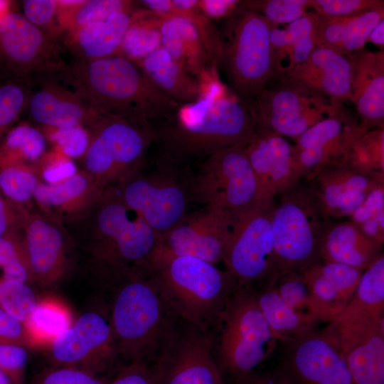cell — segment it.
Returning <instances> with one entry per match:
<instances>
[{"instance_id": "cell-1", "label": "cell", "mask_w": 384, "mask_h": 384, "mask_svg": "<svg viewBox=\"0 0 384 384\" xmlns=\"http://www.w3.org/2000/svg\"><path fill=\"white\" fill-rule=\"evenodd\" d=\"M56 75L99 114L152 127L173 118L181 106L159 90L137 63L118 54L76 60Z\"/></svg>"}, {"instance_id": "cell-2", "label": "cell", "mask_w": 384, "mask_h": 384, "mask_svg": "<svg viewBox=\"0 0 384 384\" xmlns=\"http://www.w3.org/2000/svg\"><path fill=\"white\" fill-rule=\"evenodd\" d=\"M250 107L232 92L182 105L171 119L153 127L159 148L156 161L186 168L223 148L246 144L255 133Z\"/></svg>"}, {"instance_id": "cell-3", "label": "cell", "mask_w": 384, "mask_h": 384, "mask_svg": "<svg viewBox=\"0 0 384 384\" xmlns=\"http://www.w3.org/2000/svg\"><path fill=\"white\" fill-rule=\"evenodd\" d=\"M80 227L92 261L110 282L135 272H149L160 235L109 188L92 210L70 223Z\"/></svg>"}, {"instance_id": "cell-4", "label": "cell", "mask_w": 384, "mask_h": 384, "mask_svg": "<svg viewBox=\"0 0 384 384\" xmlns=\"http://www.w3.org/2000/svg\"><path fill=\"white\" fill-rule=\"evenodd\" d=\"M165 302L186 323L208 331L238 285L233 277L207 261L158 249L149 267Z\"/></svg>"}, {"instance_id": "cell-5", "label": "cell", "mask_w": 384, "mask_h": 384, "mask_svg": "<svg viewBox=\"0 0 384 384\" xmlns=\"http://www.w3.org/2000/svg\"><path fill=\"white\" fill-rule=\"evenodd\" d=\"M112 284L110 320L117 354L146 362L158 355L176 329L175 314L149 272H132Z\"/></svg>"}, {"instance_id": "cell-6", "label": "cell", "mask_w": 384, "mask_h": 384, "mask_svg": "<svg viewBox=\"0 0 384 384\" xmlns=\"http://www.w3.org/2000/svg\"><path fill=\"white\" fill-rule=\"evenodd\" d=\"M275 26L240 1L237 9L224 18L220 30V66L231 92L247 105L273 79L270 35Z\"/></svg>"}, {"instance_id": "cell-7", "label": "cell", "mask_w": 384, "mask_h": 384, "mask_svg": "<svg viewBox=\"0 0 384 384\" xmlns=\"http://www.w3.org/2000/svg\"><path fill=\"white\" fill-rule=\"evenodd\" d=\"M215 324L218 366L243 382L272 352L278 338L271 330L252 285H237Z\"/></svg>"}, {"instance_id": "cell-8", "label": "cell", "mask_w": 384, "mask_h": 384, "mask_svg": "<svg viewBox=\"0 0 384 384\" xmlns=\"http://www.w3.org/2000/svg\"><path fill=\"white\" fill-rule=\"evenodd\" d=\"M276 197L271 215L275 276L302 272L319 261L321 239L332 221L301 181Z\"/></svg>"}, {"instance_id": "cell-9", "label": "cell", "mask_w": 384, "mask_h": 384, "mask_svg": "<svg viewBox=\"0 0 384 384\" xmlns=\"http://www.w3.org/2000/svg\"><path fill=\"white\" fill-rule=\"evenodd\" d=\"M85 128L89 143L82 170L103 191L141 169L154 142L152 127L119 117L99 114Z\"/></svg>"}, {"instance_id": "cell-10", "label": "cell", "mask_w": 384, "mask_h": 384, "mask_svg": "<svg viewBox=\"0 0 384 384\" xmlns=\"http://www.w3.org/2000/svg\"><path fill=\"white\" fill-rule=\"evenodd\" d=\"M245 144L213 153L204 159L196 174H188L193 202L233 218L263 201Z\"/></svg>"}, {"instance_id": "cell-11", "label": "cell", "mask_w": 384, "mask_h": 384, "mask_svg": "<svg viewBox=\"0 0 384 384\" xmlns=\"http://www.w3.org/2000/svg\"><path fill=\"white\" fill-rule=\"evenodd\" d=\"M156 164L152 172L139 169L113 188L124 204L161 237L188 213L193 201L186 168Z\"/></svg>"}, {"instance_id": "cell-12", "label": "cell", "mask_w": 384, "mask_h": 384, "mask_svg": "<svg viewBox=\"0 0 384 384\" xmlns=\"http://www.w3.org/2000/svg\"><path fill=\"white\" fill-rule=\"evenodd\" d=\"M322 329L345 361L354 384H384V313L351 300Z\"/></svg>"}, {"instance_id": "cell-13", "label": "cell", "mask_w": 384, "mask_h": 384, "mask_svg": "<svg viewBox=\"0 0 384 384\" xmlns=\"http://www.w3.org/2000/svg\"><path fill=\"white\" fill-rule=\"evenodd\" d=\"M273 201H260L232 218L223 262L238 285L265 282L275 276Z\"/></svg>"}, {"instance_id": "cell-14", "label": "cell", "mask_w": 384, "mask_h": 384, "mask_svg": "<svg viewBox=\"0 0 384 384\" xmlns=\"http://www.w3.org/2000/svg\"><path fill=\"white\" fill-rule=\"evenodd\" d=\"M248 105L257 125L295 139L346 109L343 105L332 103L279 80L268 83Z\"/></svg>"}, {"instance_id": "cell-15", "label": "cell", "mask_w": 384, "mask_h": 384, "mask_svg": "<svg viewBox=\"0 0 384 384\" xmlns=\"http://www.w3.org/2000/svg\"><path fill=\"white\" fill-rule=\"evenodd\" d=\"M56 38L8 11L0 19V75L30 78L52 75L67 65Z\"/></svg>"}, {"instance_id": "cell-16", "label": "cell", "mask_w": 384, "mask_h": 384, "mask_svg": "<svg viewBox=\"0 0 384 384\" xmlns=\"http://www.w3.org/2000/svg\"><path fill=\"white\" fill-rule=\"evenodd\" d=\"M186 324L174 329L156 356L157 384H224L208 331Z\"/></svg>"}, {"instance_id": "cell-17", "label": "cell", "mask_w": 384, "mask_h": 384, "mask_svg": "<svg viewBox=\"0 0 384 384\" xmlns=\"http://www.w3.org/2000/svg\"><path fill=\"white\" fill-rule=\"evenodd\" d=\"M282 342L277 370L289 384H354L342 356L323 330Z\"/></svg>"}, {"instance_id": "cell-18", "label": "cell", "mask_w": 384, "mask_h": 384, "mask_svg": "<svg viewBox=\"0 0 384 384\" xmlns=\"http://www.w3.org/2000/svg\"><path fill=\"white\" fill-rule=\"evenodd\" d=\"M48 347L58 367L92 374L104 370L117 354L110 315L95 311L81 315Z\"/></svg>"}, {"instance_id": "cell-19", "label": "cell", "mask_w": 384, "mask_h": 384, "mask_svg": "<svg viewBox=\"0 0 384 384\" xmlns=\"http://www.w3.org/2000/svg\"><path fill=\"white\" fill-rule=\"evenodd\" d=\"M361 127L357 116L346 108L296 138L293 161L300 180H309L327 165L343 164L351 142Z\"/></svg>"}, {"instance_id": "cell-20", "label": "cell", "mask_w": 384, "mask_h": 384, "mask_svg": "<svg viewBox=\"0 0 384 384\" xmlns=\"http://www.w3.org/2000/svg\"><path fill=\"white\" fill-rule=\"evenodd\" d=\"M65 226L42 212L26 210L20 242L32 282L49 286L60 280L67 267Z\"/></svg>"}, {"instance_id": "cell-21", "label": "cell", "mask_w": 384, "mask_h": 384, "mask_svg": "<svg viewBox=\"0 0 384 384\" xmlns=\"http://www.w3.org/2000/svg\"><path fill=\"white\" fill-rule=\"evenodd\" d=\"M232 218L203 206L161 235L159 250L215 265L223 262Z\"/></svg>"}, {"instance_id": "cell-22", "label": "cell", "mask_w": 384, "mask_h": 384, "mask_svg": "<svg viewBox=\"0 0 384 384\" xmlns=\"http://www.w3.org/2000/svg\"><path fill=\"white\" fill-rule=\"evenodd\" d=\"M244 147L262 201H272L301 181L294 164L292 145L284 137L256 124Z\"/></svg>"}, {"instance_id": "cell-23", "label": "cell", "mask_w": 384, "mask_h": 384, "mask_svg": "<svg viewBox=\"0 0 384 384\" xmlns=\"http://www.w3.org/2000/svg\"><path fill=\"white\" fill-rule=\"evenodd\" d=\"M351 55L317 45L302 64L287 77L276 80L344 105L351 102Z\"/></svg>"}, {"instance_id": "cell-24", "label": "cell", "mask_w": 384, "mask_h": 384, "mask_svg": "<svg viewBox=\"0 0 384 384\" xmlns=\"http://www.w3.org/2000/svg\"><path fill=\"white\" fill-rule=\"evenodd\" d=\"M383 176L361 173L341 164H331L306 181L322 210L332 220L349 218L368 192L384 182Z\"/></svg>"}, {"instance_id": "cell-25", "label": "cell", "mask_w": 384, "mask_h": 384, "mask_svg": "<svg viewBox=\"0 0 384 384\" xmlns=\"http://www.w3.org/2000/svg\"><path fill=\"white\" fill-rule=\"evenodd\" d=\"M31 118L46 128L87 127L99 113L76 92L58 79L33 87L26 109Z\"/></svg>"}, {"instance_id": "cell-26", "label": "cell", "mask_w": 384, "mask_h": 384, "mask_svg": "<svg viewBox=\"0 0 384 384\" xmlns=\"http://www.w3.org/2000/svg\"><path fill=\"white\" fill-rule=\"evenodd\" d=\"M308 284L314 314L328 323L351 301L363 271L319 260L302 271Z\"/></svg>"}, {"instance_id": "cell-27", "label": "cell", "mask_w": 384, "mask_h": 384, "mask_svg": "<svg viewBox=\"0 0 384 384\" xmlns=\"http://www.w3.org/2000/svg\"><path fill=\"white\" fill-rule=\"evenodd\" d=\"M103 193L85 171L56 183L41 182L33 196L43 213L64 226L85 218Z\"/></svg>"}, {"instance_id": "cell-28", "label": "cell", "mask_w": 384, "mask_h": 384, "mask_svg": "<svg viewBox=\"0 0 384 384\" xmlns=\"http://www.w3.org/2000/svg\"><path fill=\"white\" fill-rule=\"evenodd\" d=\"M351 102L365 128L384 127V50L351 55Z\"/></svg>"}, {"instance_id": "cell-29", "label": "cell", "mask_w": 384, "mask_h": 384, "mask_svg": "<svg viewBox=\"0 0 384 384\" xmlns=\"http://www.w3.org/2000/svg\"><path fill=\"white\" fill-rule=\"evenodd\" d=\"M317 23L316 14L306 12L284 28L272 29V80L287 77L309 58L318 45Z\"/></svg>"}, {"instance_id": "cell-30", "label": "cell", "mask_w": 384, "mask_h": 384, "mask_svg": "<svg viewBox=\"0 0 384 384\" xmlns=\"http://www.w3.org/2000/svg\"><path fill=\"white\" fill-rule=\"evenodd\" d=\"M383 252V244L366 236L351 220L329 223L321 239L319 260L363 271Z\"/></svg>"}, {"instance_id": "cell-31", "label": "cell", "mask_w": 384, "mask_h": 384, "mask_svg": "<svg viewBox=\"0 0 384 384\" xmlns=\"http://www.w3.org/2000/svg\"><path fill=\"white\" fill-rule=\"evenodd\" d=\"M137 64L159 90L181 106L198 102L208 90L209 83L187 73L161 47Z\"/></svg>"}, {"instance_id": "cell-32", "label": "cell", "mask_w": 384, "mask_h": 384, "mask_svg": "<svg viewBox=\"0 0 384 384\" xmlns=\"http://www.w3.org/2000/svg\"><path fill=\"white\" fill-rule=\"evenodd\" d=\"M132 14L117 12L107 19L67 32L64 43L78 60H91L117 54Z\"/></svg>"}, {"instance_id": "cell-33", "label": "cell", "mask_w": 384, "mask_h": 384, "mask_svg": "<svg viewBox=\"0 0 384 384\" xmlns=\"http://www.w3.org/2000/svg\"><path fill=\"white\" fill-rule=\"evenodd\" d=\"M316 15L318 45L351 55L363 50L373 28L384 19V7L351 17Z\"/></svg>"}, {"instance_id": "cell-34", "label": "cell", "mask_w": 384, "mask_h": 384, "mask_svg": "<svg viewBox=\"0 0 384 384\" xmlns=\"http://www.w3.org/2000/svg\"><path fill=\"white\" fill-rule=\"evenodd\" d=\"M255 290L259 307L279 341H284L302 336L311 330L319 321L314 317L296 311L281 299L270 281Z\"/></svg>"}, {"instance_id": "cell-35", "label": "cell", "mask_w": 384, "mask_h": 384, "mask_svg": "<svg viewBox=\"0 0 384 384\" xmlns=\"http://www.w3.org/2000/svg\"><path fill=\"white\" fill-rule=\"evenodd\" d=\"M72 314L54 299L38 301L23 326L31 347L49 346L73 323Z\"/></svg>"}, {"instance_id": "cell-36", "label": "cell", "mask_w": 384, "mask_h": 384, "mask_svg": "<svg viewBox=\"0 0 384 384\" xmlns=\"http://www.w3.org/2000/svg\"><path fill=\"white\" fill-rule=\"evenodd\" d=\"M58 23L63 32L72 31L90 23L107 19L112 14H132V1L125 0H60Z\"/></svg>"}, {"instance_id": "cell-37", "label": "cell", "mask_w": 384, "mask_h": 384, "mask_svg": "<svg viewBox=\"0 0 384 384\" xmlns=\"http://www.w3.org/2000/svg\"><path fill=\"white\" fill-rule=\"evenodd\" d=\"M161 18L145 9L134 11L117 54L136 63L161 47Z\"/></svg>"}, {"instance_id": "cell-38", "label": "cell", "mask_w": 384, "mask_h": 384, "mask_svg": "<svg viewBox=\"0 0 384 384\" xmlns=\"http://www.w3.org/2000/svg\"><path fill=\"white\" fill-rule=\"evenodd\" d=\"M42 182L36 165L9 159L0 154V191L14 205L31 210L34 193Z\"/></svg>"}, {"instance_id": "cell-39", "label": "cell", "mask_w": 384, "mask_h": 384, "mask_svg": "<svg viewBox=\"0 0 384 384\" xmlns=\"http://www.w3.org/2000/svg\"><path fill=\"white\" fill-rule=\"evenodd\" d=\"M343 164L361 173L384 174V127L362 126L351 142Z\"/></svg>"}, {"instance_id": "cell-40", "label": "cell", "mask_w": 384, "mask_h": 384, "mask_svg": "<svg viewBox=\"0 0 384 384\" xmlns=\"http://www.w3.org/2000/svg\"><path fill=\"white\" fill-rule=\"evenodd\" d=\"M46 149V135L26 124L12 127L0 142V154L31 165L38 164Z\"/></svg>"}, {"instance_id": "cell-41", "label": "cell", "mask_w": 384, "mask_h": 384, "mask_svg": "<svg viewBox=\"0 0 384 384\" xmlns=\"http://www.w3.org/2000/svg\"><path fill=\"white\" fill-rule=\"evenodd\" d=\"M33 78L0 75V142L28 105Z\"/></svg>"}, {"instance_id": "cell-42", "label": "cell", "mask_w": 384, "mask_h": 384, "mask_svg": "<svg viewBox=\"0 0 384 384\" xmlns=\"http://www.w3.org/2000/svg\"><path fill=\"white\" fill-rule=\"evenodd\" d=\"M172 16L183 17L195 27L203 46L216 68L220 66L223 55V45L220 29L213 20L200 9L198 0H171Z\"/></svg>"}, {"instance_id": "cell-43", "label": "cell", "mask_w": 384, "mask_h": 384, "mask_svg": "<svg viewBox=\"0 0 384 384\" xmlns=\"http://www.w3.org/2000/svg\"><path fill=\"white\" fill-rule=\"evenodd\" d=\"M351 300L370 310L384 313L383 253L363 271Z\"/></svg>"}, {"instance_id": "cell-44", "label": "cell", "mask_w": 384, "mask_h": 384, "mask_svg": "<svg viewBox=\"0 0 384 384\" xmlns=\"http://www.w3.org/2000/svg\"><path fill=\"white\" fill-rule=\"evenodd\" d=\"M269 281L288 306L316 319L312 309L310 291L302 272H285L273 277Z\"/></svg>"}, {"instance_id": "cell-45", "label": "cell", "mask_w": 384, "mask_h": 384, "mask_svg": "<svg viewBox=\"0 0 384 384\" xmlns=\"http://www.w3.org/2000/svg\"><path fill=\"white\" fill-rule=\"evenodd\" d=\"M38 300L27 283L0 276V308L25 322Z\"/></svg>"}, {"instance_id": "cell-46", "label": "cell", "mask_w": 384, "mask_h": 384, "mask_svg": "<svg viewBox=\"0 0 384 384\" xmlns=\"http://www.w3.org/2000/svg\"><path fill=\"white\" fill-rule=\"evenodd\" d=\"M242 4L265 17L272 24L289 23L302 16L308 9V0H245Z\"/></svg>"}, {"instance_id": "cell-47", "label": "cell", "mask_w": 384, "mask_h": 384, "mask_svg": "<svg viewBox=\"0 0 384 384\" xmlns=\"http://www.w3.org/2000/svg\"><path fill=\"white\" fill-rule=\"evenodd\" d=\"M2 276L23 282H32L20 242V233L0 238Z\"/></svg>"}, {"instance_id": "cell-48", "label": "cell", "mask_w": 384, "mask_h": 384, "mask_svg": "<svg viewBox=\"0 0 384 384\" xmlns=\"http://www.w3.org/2000/svg\"><path fill=\"white\" fill-rule=\"evenodd\" d=\"M308 7L328 17H351L384 7L383 0H308Z\"/></svg>"}, {"instance_id": "cell-49", "label": "cell", "mask_w": 384, "mask_h": 384, "mask_svg": "<svg viewBox=\"0 0 384 384\" xmlns=\"http://www.w3.org/2000/svg\"><path fill=\"white\" fill-rule=\"evenodd\" d=\"M23 10L29 22L54 37L63 32L59 26L56 0H26L23 1Z\"/></svg>"}, {"instance_id": "cell-50", "label": "cell", "mask_w": 384, "mask_h": 384, "mask_svg": "<svg viewBox=\"0 0 384 384\" xmlns=\"http://www.w3.org/2000/svg\"><path fill=\"white\" fill-rule=\"evenodd\" d=\"M50 141L53 142L65 155L73 159L82 157L88 146L89 135L82 126L65 128H47Z\"/></svg>"}, {"instance_id": "cell-51", "label": "cell", "mask_w": 384, "mask_h": 384, "mask_svg": "<svg viewBox=\"0 0 384 384\" xmlns=\"http://www.w3.org/2000/svg\"><path fill=\"white\" fill-rule=\"evenodd\" d=\"M41 179L46 183H56L76 174L78 170L71 158L60 149L46 152L36 164Z\"/></svg>"}, {"instance_id": "cell-52", "label": "cell", "mask_w": 384, "mask_h": 384, "mask_svg": "<svg viewBox=\"0 0 384 384\" xmlns=\"http://www.w3.org/2000/svg\"><path fill=\"white\" fill-rule=\"evenodd\" d=\"M21 345L0 343V370L6 373L14 384H23L28 353Z\"/></svg>"}, {"instance_id": "cell-53", "label": "cell", "mask_w": 384, "mask_h": 384, "mask_svg": "<svg viewBox=\"0 0 384 384\" xmlns=\"http://www.w3.org/2000/svg\"><path fill=\"white\" fill-rule=\"evenodd\" d=\"M33 384H104L95 375L68 367H58L41 375Z\"/></svg>"}, {"instance_id": "cell-54", "label": "cell", "mask_w": 384, "mask_h": 384, "mask_svg": "<svg viewBox=\"0 0 384 384\" xmlns=\"http://www.w3.org/2000/svg\"><path fill=\"white\" fill-rule=\"evenodd\" d=\"M384 182L373 187L348 218L357 226L384 212Z\"/></svg>"}, {"instance_id": "cell-55", "label": "cell", "mask_w": 384, "mask_h": 384, "mask_svg": "<svg viewBox=\"0 0 384 384\" xmlns=\"http://www.w3.org/2000/svg\"><path fill=\"white\" fill-rule=\"evenodd\" d=\"M110 384H157L154 368L144 361H132Z\"/></svg>"}, {"instance_id": "cell-56", "label": "cell", "mask_w": 384, "mask_h": 384, "mask_svg": "<svg viewBox=\"0 0 384 384\" xmlns=\"http://www.w3.org/2000/svg\"><path fill=\"white\" fill-rule=\"evenodd\" d=\"M26 210L11 203L0 191V238L20 233Z\"/></svg>"}, {"instance_id": "cell-57", "label": "cell", "mask_w": 384, "mask_h": 384, "mask_svg": "<svg viewBox=\"0 0 384 384\" xmlns=\"http://www.w3.org/2000/svg\"><path fill=\"white\" fill-rule=\"evenodd\" d=\"M0 343L31 347L23 324L0 308Z\"/></svg>"}, {"instance_id": "cell-58", "label": "cell", "mask_w": 384, "mask_h": 384, "mask_svg": "<svg viewBox=\"0 0 384 384\" xmlns=\"http://www.w3.org/2000/svg\"><path fill=\"white\" fill-rule=\"evenodd\" d=\"M238 0H198L201 11L212 20L225 18L238 7Z\"/></svg>"}, {"instance_id": "cell-59", "label": "cell", "mask_w": 384, "mask_h": 384, "mask_svg": "<svg viewBox=\"0 0 384 384\" xmlns=\"http://www.w3.org/2000/svg\"><path fill=\"white\" fill-rule=\"evenodd\" d=\"M358 227L366 236L383 245L384 212L363 222Z\"/></svg>"}, {"instance_id": "cell-60", "label": "cell", "mask_w": 384, "mask_h": 384, "mask_svg": "<svg viewBox=\"0 0 384 384\" xmlns=\"http://www.w3.org/2000/svg\"><path fill=\"white\" fill-rule=\"evenodd\" d=\"M139 2L144 9L159 18L171 16L173 14L174 7L171 0H142Z\"/></svg>"}, {"instance_id": "cell-61", "label": "cell", "mask_w": 384, "mask_h": 384, "mask_svg": "<svg viewBox=\"0 0 384 384\" xmlns=\"http://www.w3.org/2000/svg\"><path fill=\"white\" fill-rule=\"evenodd\" d=\"M245 381L246 384H289L277 370L262 376H251Z\"/></svg>"}, {"instance_id": "cell-62", "label": "cell", "mask_w": 384, "mask_h": 384, "mask_svg": "<svg viewBox=\"0 0 384 384\" xmlns=\"http://www.w3.org/2000/svg\"><path fill=\"white\" fill-rule=\"evenodd\" d=\"M369 41L380 50L384 48V19L380 21L370 32L367 42Z\"/></svg>"}, {"instance_id": "cell-63", "label": "cell", "mask_w": 384, "mask_h": 384, "mask_svg": "<svg viewBox=\"0 0 384 384\" xmlns=\"http://www.w3.org/2000/svg\"><path fill=\"white\" fill-rule=\"evenodd\" d=\"M9 2L6 1H0V19L6 14L8 11Z\"/></svg>"}, {"instance_id": "cell-64", "label": "cell", "mask_w": 384, "mask_h": 384, "mask_svg": "<svg viewBox=\"0 0 384 384\" xmlns=\"http://www.w3.org/2000/svg\"><path fill=\"white\" fill-rule=\"evenodd\" d=\"M0 384H14L9 376L0 370Z\"/></svg>"}]
</instances>
